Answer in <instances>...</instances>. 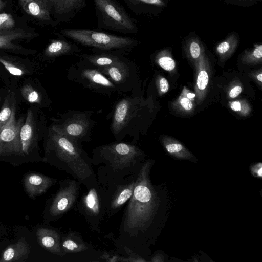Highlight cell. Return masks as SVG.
Listing matches in <instances>:
<instances>
[{"label":"cell","mask_w":262,"mask_h":262,"mask_svg":"<svg viewBox=\"0 0 262 262\" xmlns=\"http://www.w3.org/2000/svg\"><path fill=\"white\" fill-rule=\"evenodd\" d=\"M182 106L186 110H190L192 108L193 104L191 101L187 98H183L180 100Z\"/></svg>","instance_id":"36"},{"label":"cell","mask_w":262,"mask_h":262,"mask_svg":"<svg viewBox=\"0 0 262 262\" xmlns=\"http://www.w3.org/2000/svg\"><path fill=\"white\" fill-rule=\"evenodd\" d=\"M77 47L61 39L53 40L44 51V55L48 58H55L64 55L73 54L78 52Z\"/></svg>","instance_id":"23"},{"label":"cell","mask_w":262,"mask_h":262,"mask_svg":"<svg viewBox=\"0 0 262 262\" xmlns=\"http://www.w3.org/2000/svg\"><path fill=\"white\" fill-rule=\"evenodd\" d=\"M93 113L90 110H69L59 113L58 118L53 119L50 127L78 143L89 142L97 123L92 118Z\"/></svg>","instance_id":"6"},{"label":"cell","mask_w":262,"mask_h":262,"mask_svg":"<svg viewBox=\"0 0 262 262\" xmlns=\"http://www.w3.org/2000/svg\"><path fill=\"white\" fill-rule=\"evenodd\" d=\"M6 6V2L3 0H0V10Z\"/></svg>","instance_id":"41"},{"label":"cell","mask_w":262,"mask_h":262,"mask_svg":"<svg viewBox=\"0 0 262 262\" xmlns=\"http://www.w3.org/2000/svg\"><path fill=\"white\" fill-rule=\"evenodd\" d=\"M133 10L137 8H163L167 4L163 0H124Z\"/></svg>","instance_id":"25"},{"label":"cell","mask_w":262,"mask_h":262,"mask_svg":"<svg viewBox=\"0 0 262 262\" xmlns=\"http://www.w3.org/2000/svg\"><path fill=\"white\" fill-rule=\"evenodd\" d=\"M58 180L37 173L27 174L24 179L25 190L31 198L39 196L45 193Z\"/></svg>","instance_id":"14"},{"label":"cell","mask_w":262,"mask_h":262,"mask_svg":"<svg viewBox=\"0 0 262 262\" xmlns=\"http://www.w3.org/2000/svg\"><path fill=\"white\" fill-rule=\"evenodd\" d=\"M15 24V20L10 14L0 13V31L12 30Z\"/></svg>","instance_id":"27"},{"label":"cell","mask_w":262,"mask_h":262,"mask_svg":"<svg viewBox=\"0 0 262 262\" xmlns=\"http://www.w3.org/2000/svg\"><path fill=\"white\" fill-rule=\"evenodd\" d=\"M151 160L144 161L137 174L133 194L121 220L117 243L141 256L144 240L159 206L157 192L151 182Z\"/></svg>","instance_id":"1"},{"label":"cell","mask_w":262,"mask_h":262,"mask_svg":"<svg viewBox=\"0 0 262 262\" xmlns=\"http://www.w3.org/2000/svg\"><path fill=\"white\" fill-rule=\"evenodd\" d=\"M225 2L240 6H249L253 5L257 0H224Z\"/></svg>","instance_id":"34"},{"label":"cell","mask_w":262,"mask_h":262,"mask_svg":"<svg viewBox=\"0 0 262 262\" xmlns=\"http://www.w3.org/2000/svg\"><path fill=\"white\" fill-rule=\"evenodd\" d=\"M32 111L28 110L26 121L20 133L22 150L25 156L29 155L34 140V121Z\"/></svg>","instance_id":"22"},{"label":"cell","mask_w":262,"mask_h":262,"mask_svg":"<svg viewBox=\"0 0 262 262\" xmlns=\"http://www.w3.org/2000/svg\"><path fill=\"white\" fill-rule=\"evenodd\" d=\"M60 245L64 255L81 252L88 248L81 235L78 232L71 230L61 234Z\"/></svg>","instance_id":"19"},{"label":"cell","mask_w":262,"mask_h":262,"mask_svg":"<svg viewBox=\"0 0 262 262\" xmlns=\"http://www.w3.org/2000/svg\"><path fill=\"white\" fill-rule=\"evenodd\" d=\"M39 243L45 250L55 255L64 256L61 249V234L55 229L40 227L36 231Z\"/></svg>","instance_id":"16"},{"label":"cell","mask_w":262,"mask_h":262,"mask_svg":"<svg viewBox=\"0 0 262 262\" xmlns=\"http://www.w3.org/2000/svg\"><path fill=\"white\" fill-rule=\"evenodd\" d=\"M59 187L47 209L46 220L51 222L59 219L75 207L79 197L81 183L73 179L59 181Z\"/></svg>","instance_id":"10"},{"label":"cell","mask_w":262,"mask_h":262,"mask_svg":"<svg viewBox=\"0 0 262 262\" xmlns=\"http://www.w3.org/2000/svg\"><path fill=\"white\" fill-rule=\"evenodd\" d=\"M195 97V94H193V93H188L187 94V97L188 98H194Z\"/></svg>","instance_id":"42"},{"label":"cell","mask_w":262,"mask_h":262,"mask_svg":"<svg viewBox=\"0 0 262 262\" xmlns=\"http://www.w3.org/2000/svg\"><path fill=\"white\" fill-rule=\"evenodd\" d=\"M242 89L239 86H236L233 88L229 93V96L231 98H235L241 93Z\"/></svg>","instance_id":"38"},{"label":"cell","mask_w":262,"mask_h":262,"mask_svg":"<svg viewBox=\"0 0 262 262\" xmlns=\"http://www.w3.org/2000/svg\"><path fill=\"white\" fill-rule=\"evenodd\" d=\"M145 104L141 97L126 96L116 103L111 123V130L116 141H121L126 136L135 144L143 129Z\"/></svg>","instance_id":"4"},{"label":"cell","mask_w":262,"mask_h":262,"mask_svg":"<svg viewBox=\"0 0 262 262\" xmlns=\"http://www.w3.org/2000/svg\"><path fill=\"white\" fill-rule=\"evenodd\" d=\"M158 64L162 68L168 71L172 70L176 66L173 59L168 56L161 57L158 59Z\"/></svg>","instance_id":"31"},{"label":"cell","mask_w":262,"mask_h":262,"mask_svg":"<svg viewBox=\"0 0 262 262\" xmlns=\"http://www.w3.org/2000/svg\"><path fill=\"white\" fill-rule=\"evenodd\" d=\"M167 152L180 158H186L189 157V155L185 154L183 146L179 143H169L165 146Z\"/></svg>","instance_id":"28"},{"label":"cell","mask_w":262,"mask_h":262,"mask_svg":"<svg viewBox=\"0 0 262 262\" xmlns=\"http://www.w3.org/2000/svg\"><path fill=\"white\" fill-rule=\"evenodd\" d=\"M67 77L96 93L105 95L120 93L114 83L98 69L82 59L69 68Z\"/></svg>","instance_id":"8"},{"label":"cell","mask_w":262,"mask_h":262,"mask_svg":"<svg viewBox=\"0 0 262 262\" xmlns=\"http://www.w3.org/2000/svg\"><path fill=\"white\" fill-rule=\"evenodd\" d=\"M45 144V161L79 181L86 189L98 184L91 157L78 143L50 127Z\"/></svg>","instance_id":"3"},{"label":"cell","mask_w":262,"mask_h":262,"mask_svg":"<svg viewBox=\"0 0 262 262\" xmlns=\"http://www.w3.org/2000/svg\"><path fill=\"white\" fill-rule=\"evenodd\" d=\"M231 108L234 111L241 110V104L239 101H233L231 104Z\"/></svg>","instance_id":"40"},{"label":"cell","mask_w":262,"mask_h":262,"mask_svg":"<svg viewBox=\"0 0 262 262\" xmlns=\"http://www.w3.org/2000/svg\"><path fill=\"white\" fill-rule=\"evenodd\" d=\"M21 94L24 99L30 103H39L42 101V96L30 84L24 85L21 89Z\"/></svg>","instance_id":"26"},{"label":"cell","mask_w":262,"mask_h":262,"mask_svg":"<svg viewBox=\"0 0 262 262\" xmlns=\"http://www.w3.org/2000/svg\"><path fill=\"white\" fill-rule=\"evenodd\" d=\"M1 99H2V97H1V96H0V102H1Z\"/></svg>","instance_id":"44"},{"label":"cell","mask_w":262,"mask_h":262,"mask_svg":"<svg viewBox=\"0 0 262 262\" xmlns=\"http://www.w3.org/2000/svg\"><path fill=\"white\" fill-rule=\"evenodd\" d=\"M82 60L97 68H103L117 63L126 57L120 53L102 52L100 53L84 54L81 55Z\"/></svg>","instance_id":"21"},{"label":"cell","mask_w":262,"mask_h":262,"mask_svg":"<svg viewBox=\"0 0 262 262\" xmlns=\"http://www.w3.org/2000/svg\"><path fill=\"white\" fill-rule=\"evenodd\" d=\"M254 57L257 59H261L262 57V45H256L252 51Z\"/></svg>","instance_id":"37"},{"label":"cell","mask_w":262,"mask_h":262,"mask_svg":"<svg viewBox=\"0 0 262 262\" xmlns=\"http://www.w3.org/2000/svg\"><path fill=\"white\" fill-rule=\"evenodd\" d=\"M189 51L191 57L198 58L201 54V47L196 37H191L188 42Z\"/></svg>","instance_id":"30"},{"label":"cell","mask_w":262,"mask_h":262,"mask_svg":"<svg viewBox=\"0 0 262 262\" xmlns=\"http://www.w3.org/2000/svg\"><path fill=\"white\" fill-rule=\"evenodd\" d=\"M257 79L261 82L262 81V74H259L258 76H257Z\"/></svg>","instance_id":"43"},{"label":"cell","mask_w":262,"mask_h":262,"mask_svg":"<svg viewBox=\"0 0 262 262\" xmlns=\"http://www.w3.org/2000/svg\"><path fill=\"white\" fill-rule=\"evenodd\" d=\"M99 27L123 33H137L135 21L114 0H93Z\"/></svg>","instance_id":"9"},{"label":"cell","mask_w":262,"mask_h":262,"mask_svg":"<svg viewBox=\"0 0 262 262\" xmlns=\"http://www.w3.org/2000/svg\"><path fill=\"white\" fill-rule=\"evenodd\" d=\"M98 69L116 86L119 92L135 93L138 75L135 63L125 58L115 64Z\"/></svg>","instance_id":"11"},{"label":"cell","mask_w":262,"mask_h":262,"mask_svg":"<svg viewBox=\"0 0 262 262\" xmlns=\"http://www.w3.org/2000/svg\"><path fill=\"white\" fill-rule=\"evenodd\" d=\"M65 37L82 46L92 47L105 52L117 53L130 51L137 41L130 37L116 36L86 29H67L61 31Z\"/></svg>","instance_id":"5"},{"label":"cell","mask_w":262,"mask_h":262,"mask_svg":"<svg viewBox=\"0 0 262 262\" xmlns=\"http://www.w3.org/2000/svg\"><path fill=\"white\" fill-rule=\"evenodd\" d=\"M29 15L43 22L52 20V7L50 0H18Z\"/></svg>","instance_id":"15"},{"label":"cell","mask_w":262,"mask_h":262,"mask_svg":"<svg viewBox=\"0 0 262 262\" xmlns=\"http://www.w3.org/2000/svg\"><path fill=\"white\" fill-rule=\"evenodd\" d=\"M209 77L207 73L202 70L199 73L197 78V85L200 90H204L208 83Z\"/></svg>","instance_id":"32"},{"label":"cell","mask_w":262,"mask_h":262,"mask_svg":"<svg viewBox=\"0 0 262 262\" xmlns=\"http://www.w3.org/2000/svg\"><path fill=\"white\" fill-rule=\"evenodd\" d=\"M15 111L16 108L13 110L9 121L0 132L1 156L16 155L24 157L20 137L23 120L21 118L16 120Z\"/></svg>","instance_id":"13"},{"label":"cell","mask_w":262,"mask_h":262,"mask_svg":"<svg viewBox=\"0 0 262 262\" xmlns=\"http://www.w3.org/2000/svg\"><path fill=\"white\" fill-rule=\"evenodd\" d=\"M151 261L153 262L163 261V256L160 254H156L152 256Z\"/></svg>","instance_id":"39"},{"label":"cell","mask_w":262,"mask_h":262,"mask_svg":"<svg viewBox=\"0 0 262 262\" xmlns=\"http://www.w3.org/2000/svg\"><path fill=\"white\" fill-rule=\"evenodd\" d=\"M14 95H7L0 111V132L10 120L13 110L16 108Z\"/></svg>","instance_id":"24"},{"label":"cell","mask_w":262,"mask_h":262,"mask_svg":"<svg viewBox=\"0 0 262 262\" xmlns=\"http://www.w3.org/2000/svg\"><path fill=\"white\" fill-rule=\"evenodd\" d=\"M145 156L135 144L122 141L96 147L91 159L93 165H100L96 176L98 182L107 186L138 173Z\"/></svg>","instance_id":"2"},{"label":"cell","mask_w":262,"mask_h":262,"mask_svg":"<svg viewBox=\"0 0 262 262\" xmlns=\"http://www.w3.org/2000/svg\"><path fill=\"white\" fill-rule=\"evenodd\" d=\"M30 252L29 245L24 238L21 237L16 243L6 248L0 258V262L24 261Z\"/></svg>","instance_id":"18"},{"label":"cell","mask_w":262,"mask_h":262,"mask_svg":"<svg viewBox=\"0 0 262 262\" xmlns=\"http://www.w3.org/2000/svg\"><path fill=\"white\" fill-rule=\"evenodd\" d=\"M137 174L132 175L118 183L104 186L107 191L105 221L117 213L130 199Z\"/></svg>","instance_id":"12"},{"label":"cell","mask_w":262,"mask_h":262,"mask_svg":"<svg viewBox=\"0 0 262 262\" xmlns=\"http://www.w3.org/2000/svg\"><path fill=\"white\" fill-rule=\"evenodd\" d=\"M250 170L254 177L261 178L262 177V164L257 163L251 166Z\"/></svg>","instance_id":"33"},{"label":"cell","mask_w":262,"mask_h":262,"mask_svg":"<svg viewBox=\"0 0 262 262\" xmlns=\"http://www.w3.org/2000/svg\"><path fill=\"white\" fill-rule=\"evenodd\" d=\"M160 90L162 93H166L169 89V84L167 80L165 78H161L159 81Z\"/></svg>","instance_id":"35"},{"label":"cell","mask_w":262,"mask_h":262,"mask_svg":"<svg viewBox=\"0 0 262 262\" xmlns=\"http://www.w3.org/2000/svg\"><path fill=\"white\" fill-rule=\"evenodd\" d=\"M38 35L35 32H28L21 29L0 31V49H19L21 48L20 46L13 43L14 40L30 39Z\"/></svg>","instance_id":"20"},{"label":"cell","mask_w":262,"mask_h":262,"mask_svg":"<svg viewBox=\"0 0 262 262\" xmlns=\"http://www.w3.org/2000/svg\"><path fill=\"white\" fill-rule=\"evenodd\" d=\"M86 189V192L78 199L74 207L75 210L84 219L90 228L100 233L101 226L105 221L106 189L98 183Z\"/></svg>","instance_id":"7"},{"label":"cell","mask_w":262,"mask_h":262,"mask_svg":"<svg viewBox=\"0 0 262 262\" xmlns=\"http://www.w3.org/2000/svg\"><path fill=\"white\" fill-rule=\"evenodd\" d=\"M52 11L61 21H69L84 7L85 0H50Z\"/></svg>","instance_id":"17"},{"label":"cell","mask_w":262,"mask_h":262,"mask_svg":"<svg viewBox=\"0 0 262 262\" xmlns=\"http://www.w3.org/2000/svg\"><path fill=\"white\" fill-rule=\"evenodd\" d=\"M0 63H1L5 69L12 75L14 76H21L26 73L22 69L16 66L11 62L0 57Z\"/></svg>","instance_id":"29"}]
</instances>
